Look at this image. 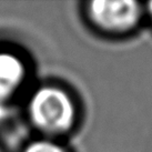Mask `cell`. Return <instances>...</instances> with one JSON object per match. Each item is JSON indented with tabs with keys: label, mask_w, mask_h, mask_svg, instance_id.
I'll use <instances>...</instances> for the list:
<instances>
[{
	"label": "cell",
	"mask_w": 152,
	"mask_h": 152,
	"mask_svg": "<svg viewBox=\"0 0 152 152\" xmlns=\"http://www.w3.org/2000/svg\"><path fill=\"white\" fill-rule=\"evenodd\" d=\"M23 115L34 135L64 141L78 129L81 112L70 89L59 82L46 81L28 89Z\"/></svg>",
	"instance_id": "obj_1"
},
{
	"label": "cell",
	"mask_w": 152,
	"mask_h": 152,
	"mask_svg": "<svg viewBox=\"0 0 152 152\" xmlns=\"http://www.w3.org/2000/svg\"><path fill=\"white\" fill-rule=\"evenodd\" d=\"M81 12L90 29L112 39L130 37L147 21L145 6L137 0H89Z\"/></svg>",
	"instance_id": "obj_2"
},
{
	"label": "cell",
	"mask_w": 152,
	"mask_h": 152,
	"mask_svg": "<svg viewBox=\"0 0 152 152\" xmlns=\"http://www.w3.org/2000/svg\"><path fill=\"white\" fill-rule=\"evenodd\" d=\"M31 66L22 52L12 47H0V102L12 103L28 91Z\"/></svg>",
	"instance_id": "obj_3"
},
{
	"label": "cell",
	"mask_w": 152,
	"mask_h": 152,
	"mask_svg": "<svg viewBox=\"0 0 152 152\" xmlns=\"http://www.w3.org/2000/svg\"><path fill=\"white\" fill-rule=\"evenodd\" d=\"M19 152H72L64 140L34 135L22 144Z\"/></svg>",
	"instance_id": "obj_4"
},
{
	"label": "cell",
	"mask_w": 152,
	"mask_h": 152,
	"mask_svg": "<svg viewBox=\"0 0 152 152\" xmlns=\"http://www.w3.org/2000/svg\"><path fill=\"white\" fill-rule=\"evenodd\" d=\"M11 103H4L0 102V123H2L4 120L9 119V115L11 114Z\"/></svg>",
	"instance_id": "obj_5"
},
{
	"label": "cell",
	"mask_w": 152,
	"mask_h": 152,
	"mask_svg": "<svg viewBox=\"0 0 152 152\" xmlns=\"http://www.w3.org/2000/svg\"><path fill=\"white\" fill-rule=\"evenodd\" d=\"M145 15H147V21H149L152 25V1L145 2Z\"/></svg>",
	"instance_id": "obj_6"
},
{
	"label": "cell",
	"mask_w": 152,
	"mask_h": 152,
	"mask_svg": "<svg viewBox=\"0 0 152 152\" xmlns=\"http://www.w3.org/2000/svg\"><path fill=\"white\" fill-rule=\"evenodd\" d=\"M0 152H7V151H6V149H4L1 144H0Z\"/></svg>",
	"instance_id": "obj_7"
}]
</instances>
